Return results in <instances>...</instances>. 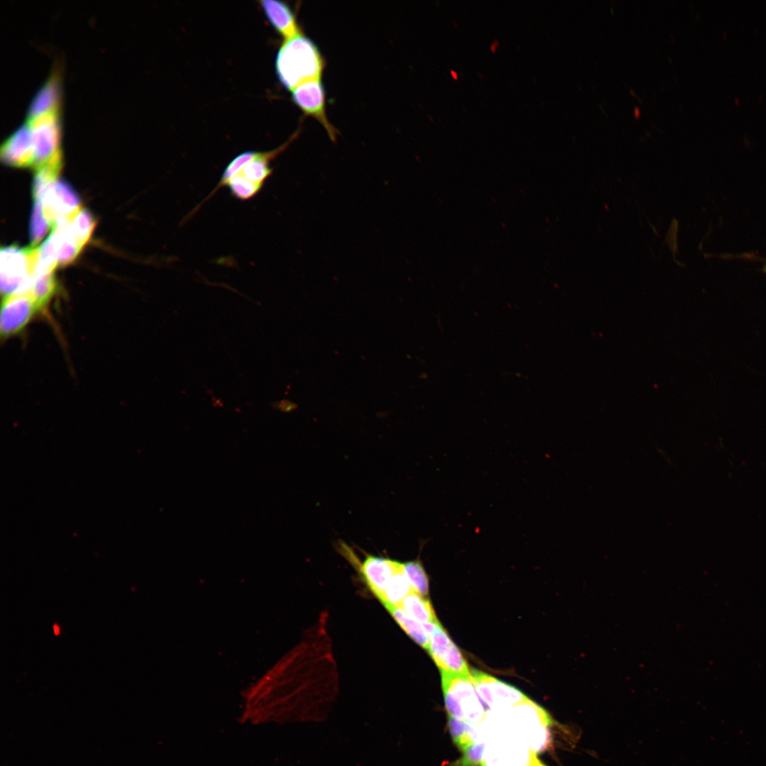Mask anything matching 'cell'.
<instances>
[{"instance_id":"cell-1","label":"cell","mask_w":766,"mask_h":766,"mask_svg":"<svg viewBox=\"0 0 766 766\" xmlns=\"http://www.w3.org/2000/svg\"><path fill=\"white\" fill-rule=\"evenodd\" d=\"M275 68L281 84L292 91L304 82L321 79L324 60L315 43L301 34L284 40L277 52Z\"/></svg>"},{"instance_id":"cell-2","label":"cell","mask_w":766,"mask_h":766,"mask_svg":"<svg viewBox=\"0 0 766 766\" xmlns=\"http://www.w3.org/2000/svg\"><path fill=\"white\" fill-rule=\"evenodd\" d=\"M444 702L448 716L471 724L482 723L487 715L472 674L440 673Z\"/></svg>"},{"instance_id":"cell-3","label":"cell","mask_w":766,"mask_h":766,"mask_svg":"<svg viewBox=\"0 0 766 766\" xmlns=\"http://www.w3.org/2000/svg\"><path fill=\"white\" fill-rule=\"evenodd\" d=\"M37 248L16 245L2 247L0 251L1 292L4 297L29 289L35 267Z\"/></svg>"},{"instance_id":"cell-4","label":"cell","mask_w":766,"mask_h":766,"mask_svg":"<svg viewBox=\"0 0 766 766\" xmlns=\"http://www.w3.org/2000/svg\"><path fill=\"white\" fill-rule=\"evenodd\" d=\"M480 766H546L539 760L526 737L499 733L487 742Z\"/></svg>"},{"instance_id":"cell-5","label":"cell","mask_w":766,"mask_h":766,"mask_svg":"<svg viewBox=\"0 0 766 766\" xmlns=\"http://www.w3.org/2000/svg\"><path fill=\"white\" fill-rule=\"evenodd\" d=\"M33 149V167L62 165L58 112L28 120Z\"/></svg>"},{"instance_id":"cell-6","label":"cell","mask_w":766,"mask_h":766,"mask_svg":"<svg viewBox=\"0 0 766 766\" xmlns=\"http://www.w3.org/2000/svg\"><path fill=\"white\" fill-rule=\"evenodd\" d=\"M423 625L430 639L427 651L440 673L471 674L465 657L440 622Z\"/></svg>"},{"instance_id":"cell-7","label":"cell","mask_w":766,"mask_h":766,"mask_svg":"<svg viewBox=\"0 0 766 766\" xmlns=\"http://www.w3.org/2000/svg\"><path fill=\"white\" fill-rule=\"evenodd\" d=\"M43 215L52 227L60 221L72 218L81 209V201L74 189L62 179L55 180L38 199Z\"/></svg>"},{"instance_id":"cell-8","label":"cell","mask_w":766,"mask_h":766,"mask_svg":"<svg viewBox=\"0 0 766 766\" xmlns=\"http://www.w3.org/2000/svg\"><path fill=\"white\" fill-rule=\"evenodd\" d=\"M477 693L491 710H505L528 697L515 687L479 670H471Z\"/></svg>"},{"instance_id":"cell-9","label":"cell","mask_w":766,"mask_h":766,"mask_svg":"<svg viewBox=\"0 0 766 766\" xmlns=\"http://www.w3.org/2000/svg\"><path fill=\"white\" fill-rule=\"evenodd\" d=\"M40 311L26 292L4 297L1 305V335L9 338L22 331Z\"/></svg>"},{"instance_id":"cell-10","label":"cell","mask_w":766,"mask_h":766,"mask_svg":"<svg viewBox=\"0 0 766 766\" xmlns=\"http://www.w3.org/2000/svg\"><path fill=\"white\" fill-rule=\"evenodd\" d=\"M292 91L295 104L306 115L311 116L324 127L330 138L335 139L336 131L326 114L325 91L321 79L304 82Z\"/></svg>"},{"instance_id":"cell-11","label":"cell","mask_w":766,"mask_h":766,"mask_svg":"<svg viewBox=\"0 0 766 766\" xmlns=\"http://www.w3.org/2000/svg\"><path fill=\"white\" fill-rule=\"evenodd\" d=\"M1 161L11 167L33 166V149L28 123L21 125L4 142L1 147Z\"/></svg>"},{"instance_id":"cell-12","label":"cell","mask_w":766,"mask_h":766,"mask_svg":"<svg viewBox=\"0 0 766 766\" xmlns=\"http://www.w3.org/2000/svg\"><path fill=\"white\" fill-rule=\"evenodd\" d=\"M400 566L398 561L369 555L359 564L358 570L370 591L379 599Z\"/></svg>"},{"instance_id":"cell-13","label":"cell","mask_w":766,"mask_h":766,"mask_svg":"<svg viewBox=\"0 0 766 766\" xmlns=\"http://www.w3.org/2000/svg\"><path fill=\"white\" fill-rule=\"evenodd\" d=\"M260 4L270 23L284 40L302 34L293 12L285 3L263 0Z\"/></svg>"},{"instance_id":"cell-14","label":"cell","mask_w":766,"mask_h":766,"mask_svg":"<svg viewBox=\"0 0 766 766\" xmlns=\"http://www.w3.org/2000/svg\"><path fill=\"white\" fill-rule=\"evenodd\" d=\"M60 98L58 73H52L32 99L28 111V120L58 112Z\"/></svg>"},{"instance_id":"cell-15","label":"cell","mask_w":766,"mask_h":766,"mask_svg":"<svg viewBox=\"0 0 766 766\" xmlns=\"http://www.w3.org/2000/svg\"><path fill=\"white\" fill-rule=\"evenodd\" d=\"M289 145V141L280 147L267 152H259L257 155L249 162L237 174L246 180L263 187L265 182L272 174L270 162Z\"/></svg>"},{"instance_id":"cell-16","label":"cell","mask_w":766,"mask_h":766,"mask_svg":"<svg viewBox=\"0 0 766 766\" xmlns=\"http://www.w3.org/2000/svg\"><path fill=\"white\" fill-rule=\"evenodd\" d=\"M57 290L55 272L33 274L32 282L28 292L30 294L40 312L44 311Z\"/></svg>"},{"instance_id":"cell-17","label":"cell","mask_w":766,"mask_h":766,"mask_svg":"<svg viewBox=\"0 0 766 766\" xmlns=\"http://www.w3.org/2000/svg\"><path fill=\"white\" fill-rule=\"evenodd\" d=\"M399 626L418 645L428 650L429 636L423 625L409 616L399 606H384Z\"/></svg>"},{"instance_id":"cell-18","label":"cell","mask_w":766,"mask_h":766,"mask_svg":"<svg viewBox=\"0 0 766 766\" xmlns=\"http://www.w3.org/2000/svg\"><path fill=\"white\" fill-rule=\"evenodd\" d=\"M448 727L455 745L464 751L477 742L484 740L479 724H471L459 718L448 716Z\"/></svg>"},{"instance_id":"cell-19","label":"cell","mask_w":766,"mask_h":766,"mask_svg":"<svg viewBox=\"0 0 766 766\" xmlns=\"http://www.w3.org/2000/svg\"><path fill=\"white\" fill-rule=\"evenodd\" d=\"M399 606L409 616L422 624L438 621L429 599L413 591L404 599Z\"/></svg>"},{"instance_id":"cell-20","label":"cell","mask_w":766,"mask_h":766,"mask_svg":"<svg viewBox=\"0 0 766 766\" xmlns=\"http://www.w3.org/2000/svg\"><path fill=\"white\" fill-rule=\"evenodd\" d=\"M96 223L95 217L87 209H81L75 215L67 220L68 231L83 247L90 239Z\"/></svg>"},{"instance_id":"cell-21","label":"cell","mask_w":766,"mask_h":766,"mask_svg":"<svg viewBox=\"0 0 766 766\" xmlns=\"http://www.w3.org/2000/svg\"><path fill=\"white\" fill-rule=\"evenodd\" d=\"M411 592V585L400 566L399 570L392 577L379 600L384 606H400L404 599Z\"/></svg>"},{"instance_id":"cell-22","label":"cell","mask_w":766,"mask_h":766,"mask_svg":"<svg viewBox=\"0 0 766 766\" xmlns=\"http://www.w3.org/2000/svg\"><path fill=\"white\" fill-rule=\"evenodd\" d=\"M401 567L412 591L426 596L429 592V579L421 562L415 560L401 562Z\"/></svg>"},{"instance_id":"cell-23","label":"cell","mask_w":766,"mask_h":766,"mask_svg":"<svg viewBox=\"0 0 766 766\" xmlns=\"http://www.w3.org/2000/svg\"><path fill=\"white\" fill-rule=\"evenodd\" d=\"M34 201L29 224V235L33 247H35L42 240L49 228L52 227L43 215L41 201Z\"/></svg>"},{"instance_id":"cell-24","label":"cell","mask_w":766,"mask_h":766,"mask_svg":"<svg viewBox=\"0 0 766 766\" xmlns=\"http://www.w3.org/2000/svg\"><path fill=\"white\" fill-rule=\"evenodd\" d=\"M231 195L239 200L246 201L255 196L262 186L250 182L240 174L233 177L226 185Z\"/></svg>"},{"instance_id":"cell-25","label":"cell","mask_w":766,"mask_h":766,"mask_svg":"<svg viewBox=\"0 0 766 766\" xmlns=\"http://www.w3.org/2000/svg\"><path fill=\"white\" fill-rule=\"evenodd\" d=\"M487 742H477L462 751V756L455 762V766H480Z\"/></svg>"},{"instance_id":"cell-26","label":"cell","mask_w":766,"mask_h":766,"mask_svg":"<svg viewBox=\"0 0 766 766\" xmlns=\"http://www.w3.org/2000/svg\"><path fill=\"white\" fill-rule=\"evenodd\" d=\"M279 409L283 411H291L296 408V404L291 401H286L285 400L279 402Z\"/></svg>"}]
</instances>
